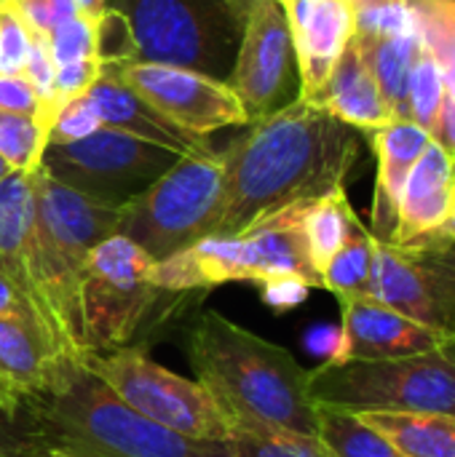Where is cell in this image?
I'll return each mask as SVG.
<instances>
[{
    "mask_svg": "<svg viewBox=\"0 0 455 457\" xmlns=\"http://www.w3.org/2000/svg\"><path fill=\"white\" fill-rule=\"evenodd\" d=\"M367 134L311 99L249 123L225 153V204L215 236H236L265 214L346 187Z\"/></svg>",
    "mask_w": 455,
    "mask_h": 457,
    "instance_id": "1",
    "label": "cell"
},
{
    "mask_svg": "<svg viewBox=\"0 0 455 457\" xmlns=\"http://www.w3.org/2000/svg\"><path fill=\"white\" fill-rule=\"evenodd\" d=\"M188 361L196 380L228 420V428L268 423L316 436L319 407L308 388V370L287 348L239 327L217 311H206L193 324Z\"/></svg>",
    "mask_w": 455,
    "mask_h": 457,
    "instance_id": "2",
    "label": "cell"
},
{
    "mask_svg": "<svg viewBox=\"0 0 455 457\" xmlns=\"http://www.w3.org/2000/svg\"><path fill=\"white\" fill-rule=\"evenodd\" d=\"M43 453L64 457H231V442L174 434L134 412L80 359L62 356L24 410Z\"/></svg>",
    "mask_w": 455,
    "mask_h": 457,
    "instance_id": "3",
    "label": "cell"
},
{
    "mask_svg": "<svg viewBox=\"0 0 455 457\" xmlns=\"http://www.w3.org/2000/svg\"><path fill=\"white\" fill-rule=\"evenodd\" d=\"M32 278L40 332L56 356H83L80 278L88 252L118 233L123 206L94 201L35 169Z\"/></svg>",
    "mask_w": 455,
    "mask_h": 457,
    "instance_id": "4",
    "label": "cell"
},
{
    "mask_svg": "<svg viewBox=\"0 0 455 457\" xmlns=\"http://www.w3.org/2000/svg\"><path fill=\"white\" fill-rule=\"evenodd\" d=\"M306 204H290L236 236H206L158 260L153 265V284L169 295H193L236 281L263 284L279 276H298L322 289V276L308 257L303 236Z\"/></svg>",
    "mask_w": 455,
    "mask_h": 457,
    "instance_id": "5",
    "label": "cell"
},
{
    "mask_svg": "<svg viewBox=\"0 0 455 457\" xmlns=\"http://www.w3.org/2000/svg\"><path fill=\"white\" fill-rule=\"evenodd\" d=\"M225 204V153L209 145L180 155L147 190L123 204L118 236L156 262L215 236Z\"/></svg>",
    "mask_w": 455,
    "mask_h": 457,
    "instance_id": "6",
    "label": "cell"
},
{
    "mask_svg": "<svg viewBox=\"0 0 455 457\" xmlns=\"http://www.w3.org/2000/svg\"><path fill=\"white\" fill-rule=\"evenodd\" d=\"M308 388L316 404L349 412H445L455 415V340L394 356L354 359L308 370Z\"/></svg>",
    "mask_w": 455,
    "mask_h": 457,
    "instance_id": "7",
    "label": "cell"
},
{
    "mask_svg": "<svg viewBox=\"0 0 455 457\" xmlns=\"http://www.w3.org/2000/svg\"><path fill=\"white\" fill-rule=\"evenodd\" d=\"M252 0H107L134 40V62L180 64L225 80Z\"/></svg>",
    "mask_w": 455,
    "mask_h": 457,
    "instance_id": "8",
    "label": "cell"
},
{
    "mask_svg": "<svg viewBox=\"0 0 455 457\" xmlns=\"http://www.w3.org/2000/svg\"><path fill=\"white\" fill-rule=\"evenodd\" d=\"M156 260L126 236L99 241L80 278V343L83 353L129 348L158 324L164 289L153 284Z\"/></svg>",
    "mask_w": 455,
    "mask_h": 457,
    "instance_id": "9",
    "label": "cell"
},
{
    "mask_svg": "<svg viewBox=\"0 0 455 457\" xmlns=\"http://www.w3.org/2000/svg\"><path fill=\"white\" fill-rule=\"evenodd\" d=\"M80 361L105 380L121 402L153 423L201 442H223L231 436L228 420L204 386L161 367L139 345L83 353Z\"/></svg>",
    "mask_w": 455,
    "mask_h": 457,
    "instance_id": "10",
    "label": "cell"
},
{
    "mask_svg": "<svg viewBox=\"0 0 455 457\" xmlns=\"http://www.w3.org/2000/svg\"><path fill=\"white\" fill-rule=\"evenodd\" d=\"M177 158L161 145L102 126L78 142L46 145L40 169L94 201L123 206L172 169Z\"/></svg>",
    "mask_w": 455,
    "mask_h": 457,
    "instance_id": "11",
    "label": "cell"
},
{
    "mask_svg": "<svg viewBox=\"0 0 455 457\" xmlns=\"http://www.w3.org/2000/svg\"><path fill=\"white\" fill-rule=\"evenodd\" d=\"M367 297L455 340V241L434 233L410 244L373 238Z\"/></svg>",
    "mask_w": 455,
    "mask_h": 457,
    "instance_id": "12",
    "label": "cell"
},
{
    "mask_svg": "<svg viewBox=\"0 0 455 457\" xmlns=\"http://www.w3.org/2000/svg\"><path fill=\"white\" fill-rule=\"evenodd\" d=\"M249 120L265 118L300 96L287 11L279 0H252L233 67L225 78Z\"/></svg>",
    "mask_w": 455,
    "mask_h": 457,
    "instance_id": "13",
    "label": "cell"
},
{
    "mask_svg": "<svg viewBox=\"0 0 455 457\" xmlns=\"http://www.w3.org/2000/svg\"><path fill=\"white\" fill-rule=\"evenodd\" d=\"M113 67L156 112L196 139H206L225 126L252 123L241 99L220 78L161 62H129Z\"/></svg>",
    "mask_w": 455,
    "mask_h": 457,
    "instance_id": "14",
    "label": "cell"
},
{
    "mask_svg": "<svg viewBox=\"0 0 455 457\" xmlns=\"http://www.w3.org/2000/svg\"><path fill=\"white\" fill-rule=\"evenodd\" d=\"M282 5L298 62L300 99H314L357 35L354 8L349 0H284Z\"/></svg>",
    "mask_w": 455,
    "mask_h": 457,
    "instance_id": "15",
    "label": "cell"
},
{
    "mask_svg": "<svg viewBox=\"0 0 455 457\" xmlns=\"http://www.w3.org/2000/svg\"><path fill=\"white\" fill-rule=\"evenodd\" d=\"M343 321H341V356L338 361H354V359H394V356H410L424 353L445 343L437 332L416 324L413 319L397 313L394 308L373 300V297H357L349 303H341Z\"/></svg>",
    "mask_w": 455,
    "mask_h": 457,
    "instance_id": "16",
    "label": "cell"
},
{
    "mask_svg": "<svg viewBox=\"0 0 455 457\" xmlns=\"http://www.w3.org/2000/svg\"><path fill=\"white\" fill-rule=\"evenodd\" d=\"M59 359L32 319H0V407L11 415H24L48 388Z\"/></svg>",
    "mask_w": 455,
    "mask_h": 457,
    "instance_id": "17",
    "label": "cell"
},
{
    "mask_svg": "<svg viewBox=\"0 0 455 457\" xmlns=\"http://www.w3.org/2000/svg\"><path fill=\"white\" fill-rule=\"evenodd\" d=\"M455 198V158L437 142L410 169L400 193L397 225L386 244H410L434 233L451 214Z\"/></svg>",
    "mask_w": 455,
    "mask_h": 457,
    "instance_id": "18",
    "label": "cell"
},
{
    "mask_svg": "<svg viewBox=\"0 0 455 457\" xmlns=\"http://www.w3.org/2000/svg\"><path fill=\"white\" fill-rule=\"evenodd\" d=\"M311 102L367 137L373 131L400 120V115L392 110L389 99L383 96V91H381L373 70L367 67L359 46L354 43V37L346 46V51L341 54V59L335 62L327 83Z\"/></svg>",
    "mask_w": 455,
    "mask_h": 457,
    "instance_id": "19",
    "label": "cell"
},
{
    "mask_svg": "<svg viewBox=\"0 0 455 457\" xmlns=\"http://www.w3.org/2000/svg\"><path fill=\"white\" fill-rule=\"evenodd\" d=\"M86 96L94 102L107 129H118L131 137L147 139L177 155H188L206 145V139H196L185 134L182 129L172 126L161 112H156L131 86L123 83V78L113 64H102V75L86 91Z\"/></svg>",
    "mask_w": 455,
    "mask_h": 457,
    "instance_id": "20",
    "label": "cell"
},
{
    "mask_svg": "<svg viewBox=\"0 0 455 457\" xmlns=\"http://www.w3.org/2000/svg\"><path fill=\"white\" fill-rule=\"evenodd\" d=\"M432 134L418 123L400 118L378 131L370 134V145L378 158V177H375V201H373V238L389 241L397 225V206L405 179L424 150L432 145Z\"/></svg>",
    "mask_w": 455,
    "mask_h": 457,
    "instance_id": "21",
    "label": "cell"
},
{
    "mask_svg": "<svg viewBox=\"0 0 455 457\" xmlns=\"http://www.w3.org/2000/svg\"><path fill=\"white\" fill-rule=\"evenodd\" d=\"M32 174L35 171H11L0 182V276L21 295V300L29 305L38 321L35 278H32V236H35Z\"/></svg>",
    "mask_w": 455,
    "mask_h": 457,
    "instance_id": "22",
    "label": "cell"
},
{
    "mask_svg": "<svg viewBox=\"0 0 455 457\" xmlns=\"http://www.w3.org/2000/svg\"><path fill=\"white\" fill-rule=\"evenodd\" d=\"M354 43L359 46L392 110L400 118H408V80H410L413 62L424 46V35L416 21V13L405 27H397V29L357 32Z\"/></svg>",
    "mask_w": 455,
    "mask_h": 457,
    "instance_id": "23",
    "label": "cell"
},
{
    "mask_svg": "<svg viewBox=\"0 0 455 457\" xmlns=\"http://www.w3.org/2000/svg\"><path fill=\"white\" fill-rule=\"evenodd\" d=\"M402 457H455V415L445 412H362Z\"/></svg>",
    "mask_w": 455,
    "mask_h": 457,
    "instance_id": "24",
    "label": "cell"
},
{
    "mask_svg": "<svg viewBox=\"0 0 455 457\" xmlns=\"http://www.w3.org/2000/svg\"><path fill=\"white\" fill-rule=\"evenodd\" d=\"M357 228H362V222L346 198V187L333 190V193L306 204L303 236H306L308 257L319 276H322L324 265L333 260V254L349 241V236Z\"/></svg>",
    "mask_w": 455,
    "mask_h": 457,
    "instance_id": "25",
    "label": "cell"
},
{
    "mask_svg": "<svg viewBox=\"0 0 455 457\" xmlns=\"http://www.w3.org/2000/svg\"><path fill=\"white\" fill-rule=\"evenodd\" d=\"M319 431L316 439L333 457H402V453L357 412L316 404Z\"/></svg>",
    "mask_w": 455,
    "mask_h": 457,
    "instance_id": "26",
    "label": "cell"
},
{
    "mask_svg": "<svg viewBox=\"0 0 455 457\" xmlns=\"http://www.w3.org/2000/svg\"><path fill=\"white\" fill-rule=\"evenodd\" d=\"M370 270H373V233L362 225L324 265L322 289L333 292L338 303L367 297Z\"/></svg>",
    "mask_w": 455,
    "mask_h": 457,
    "instance_id": "27",
    "label": "cell"
},
{
    "mask_svg": "<svg viewBox=\"0 0 455 457\" xmlns=\"http://www.w3.org/2000/svg\"><path fill=\"white\" fill-rule=\"evenodd\" d=\"M231 457H333L316 436L295 434L268 423L231 428Z\"/></svg>",
    "mask_w": 455,
    "mask_h": 457,
    "instance_id": "28",
    "label": "cell"
},
{
    "mask_svg": "<svg viewBox=\"0 0 455 457\" xmlns=\"http://www.w3.org/2000/svg\"><path fill=\"white\" fill-rule=\"evenodd\" d=\"M445 94H448V83H445L442 64L437 54L432 51V46L424 40L413 62L410 80H408V120L418 123L421 129L432 134L434 120L442 110Z\"/></svg>",
    "mask_w": 455,
    "mask_h": 457,
    "instance_id": "29",
    "label": "cell"
},
{
    "mask_svg": "<svg viewBox=\"0 0 455 457\" xmlns=\"http://www.w3.org/2000/svg\"><path fill=\"white\" fill-rule=\"evenodd\" d=\"M424 40L437 54L448 94L455 96V0H410Z\"/></svg>",
    "mask_w": 455,
    "mask_h": 457,
    "instance_id": "30",
    "label": "cell"
},
{
    "mask_svg": "<svg viewBox=\"0 0 455 457\" xmlns=\"http://www.w3.org/2000/svg\"><path fill=\"white\" fill-rule=\"evenodd\" d=\"M46 145L38 118L0 110V155L13 171H35Z\"/></svg>",
    "mask_w": 455,
    "mask_h": 457,
    "instance_id": "31",
    "label": "cell"
},
{
    "mask_svg": "<svg viewBox=\"0 0 455 457\" xmlns=\"http://www.w3.org/2000/svg\"><path fill=\"white\" fill-rule=\"evenodd\" d=\"M97 24H99V16L94 19V16H80V13H72L56 21L43 35L54 64L62 67V64H72L83 59H97Z\"/></svg>",
    "mask_w": 455,
    "mask_h": 457,
    "instance_id": "32",
    "label": "cell"
},
{
    "mask_svg": "<svg viewBox=\"0 0 455 457\" xmlns=\"http://www.w3.org/2000/svg\"><path fill=\"white\" fill-rule=\"evenodd\" d=\"M3 8H11L32 35H46L56 21L80 13V16H102L107 11V0H5Z\"/></svg>",
    "mask_w": 455,
    "mask_h": 457,
    "instance_id": "33",
    "label": "cell"
},
{
    "mask_svg": "<svg viewBox=\"0 0 455 457\" xmlns=\"http://www.w3.org/2000/svg\"><path fill=\"white\" fill-rule=\"evenodd\" d=\"M105 123H102V115L99 110L94 107V102L80 94V96H72L67 99L54 123H51V131H48V145H64V142H78L94 131H99Z\"/></svg>",
    "mask_w": 455,
    "mask_h": 457,
    "instance_id": "34",
    "label": "cell"
},
{
    "mask_svg": "<svg viewBox=\"0 0 455 457\" xmlns=\"http://www.w3.org/2000/svg\"><path fill=\"white\" fill-rule=\"evenodd\" d=\"M32 46V32L11 11L0 8V75H21Z\"/></svg>",
    "mask_w": 455,
    "mask_h": 457,
    "instance_id": "35",
    "label": "cell"
},
{
    "mask_svg": "<svg viewBox=\"0 0 455 457\" xmlns=\"http://www.w3.org/2000/svg\"><path fill=\"white\" fill-rule=\"evenodd\" d=\"M38 434L24 415H11L0 407V457H40Z\"/></svg>",
    "mask_w": 455,
    "mask_h": 457,
    "instance_id": "36",
    "label": "cell"
},
{
    "mask_svg": "<svg viewBox=\"0 0 455 457\" xmlns=\"http://www.w3.org/2000/svg\"><path fill=\"white\" fill-rule=\"evenodd\" d=\"M54 72H56V64H54V59L48 54V46H46L43 35H32L29 56H27V64H24V72L21 75L35 88V94L40 99V112L48 107V102L54 96Z\"/></svg>",
    "mask_w": 455,
    "mask_h": 457,
    "instance_id": "37",
    "label": "cell"
},
{
    "mask_svg": "<svg viewBox=\"0 0 455 457\" xmlns=\"http://www.w3.org/2000/svg\"><path fill=\"white\" fill-rule=\"evenodd\" d=\"M257 287H260L263 303H265L271 311H276V313H287V311L303 305V303L308 300L311 289H314L308 281H303V278H298V276L268 278V281H263V284H257Z\"/></svg>",
    "mask_w": 455,
    "mask_h": 457,
    "instance_id": "38",
    "label": "cell"
},
{
    "mask_svg": "<svg viewBox=\"0 0 455 457\" xmlns=\"http://www.w3.org/2000/svg\"><path fill=\"white\" fill-rule=\"evenodd\" d=\"M0 110L38 118L40 99L24 75H0Z\"/></svg>",
    "mask_w": 455,
    "mask_h": 457,
    "instance_id": "39",
    "label": "cell"
},
{
    "mask_svg": "<svg viewBox=\"0 0 455 457\" xmlns=\"http://www.w3.org/2000/svg\"><path fill=\"white\" fill-rule=\"evenodd\" d=\"M341 327H333V324H316L306 332L303 337V345L308 353L314 356H322L324 361H338L341 356Z\"/></svg>",
    "mask_w": 455,
    "mask_h": 457,
    "instance_id": "40",
    "label": "cell"
},
{
    "mask_svg": "<svg viewBox=\"0 0 455 457\" xmlns=\"http://www.w3.org/2000/svg\"><path fill=\"white\" fill-rule=\"evenodd\" d=\"M432 139L437 145H442L455 158V96H451V94H445L442 110L434 120V129H432Z\"/></svg>",
    "mask_w": 455,
    "mask_h": 457,
    "instance_id": "41",
    "label": "cell"
},
{
    "mask_svg": "<svg viewBox=\"0 0 455 457\" xmlns=\"http://www.w3.org/2000/svg\"><path fill=\"white\" fill-rule=\"evenodd\" d=\"M5 316H27V319L35 321V316H32L29 305L21 300V295L0 276V319H5Z\"/></svg>",
    "mask_w": 455,
    "mask_h": 457,
    "instance_id": "42",
    "label": "cell"
},
{
    "mask_svg": "<svg viewBox=\"0 0 455 457\" xmlns=\"http://www.w3.org/2000/svg\"><path fill=\"white\" fill-rule=\"evenodd\" d=\"M349 3L354 8L357 21L367 19V16H375V13H383V11H394V8L408 5V0H349Z\"/></svg>",
    "mask_w": 455,
    "mask_h": 457,
    "instance_id": "43",
    "label": "cell"
},
{
    "mask_svg": "<svg viewBox=\"0 0 455 457\" xmlns=\"http://www.w3.org/2000/svg\"><path fill=\"white\" fill-rule=\"evenodd\" d=\"M432 236V233H429ZM434 236H442V238H448V241H455V198H453V206H451V214L445 217V222L434 230Z\"/></svg>",
    "mask_w": 455,
    "mask_h": 457,
    "instance_id": "44",
    "label": "cell"
},
{
    "mask_svg": "<svg viewBox=\"0 0 455 457\" xmlns=\"http://www.w3.org/2000/svg\"><path fill=\"white\" fill-rule=\"evenodd\" d=\"M11 171H13V169H11V166H8V163L3 161V155H0V182H3V179H5V177L11 174Z\"/></svg>",
    "mask_w": 455,
    "mask_h": 457,
    "instance_id": "45",
    "label": "cell"
},
{
    "mask_svg": "<svg viewBox=\"0 0 455 457\" xmlns=\"http://www.w3.org/2000/svg\"><path fill=\"white\" fill-rule=\"evenodd\" d=\"M40 457H64V455H56V453H43Z\"/></svg>",
    "mask_w": 455,
    "mask_h": 457,
    "instance_id": "46",
    "label": "cell"
},
{
    "mask_svg": "<svg viewBox=\"0 0 455 457\" xmlns=\"http://www.w3.org/2000/svg\"><path fill=\"white\" fill-rule=\"evenodd\" d=\"M3 5H5V0H0V8H3Z\"/></svg>",
    "mask_w": 455,
    "mask_h": 457,
    "instance_id": "47",
    "label": "cell"
},
{
    "mask_svg": "<svg viewBox=\"0 0 455 457\" xmlns=\"http://www.w3.org/2000/svg\"><path fill=\"white\" fill-rule=\"evenodd\" d=\"M279 3H284V0H279Z\"/></svg>",
    "mask_w": 455,
    "mask_h": 457,
    "instance_id": "48",
    "label": "cell"
}]
</instances>
